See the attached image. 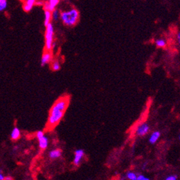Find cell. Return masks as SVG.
<instances>
[{"label": "cell", "instance_id": "obj_15", "mask_svg": "<svg viewBox=\"0 0 180 180\" xmlns=\"http://www.w3.org/2000/svg\"><path fill=\"white\" fill-rule=\"evenodd\" d=\"M155 43L158 47H165L166 45V40L164 39H158L157 40H156Z\"/></svg>", "mask_w": 180, "mask_h": 180}, {"label": "cell", "instance_id": "obj_21", "mask_svg": "<svg viewBox=\"0 0 180 180\" xmlns=\"http://www.w3.org/2000/svg\"><path fill=\"white\" fill-rule=\"evenodd\" d=\"M3 179H4V175L1 174V170H0V180H3Z\"/></svg>", "mask_w": 180, "mask_h": 180}, {"label": "cell", "instance_id": "obj_16", "mask_svg": "<svg viewBox=\"0 0 180 180\" xmlns=\"http://www.w3.org/2000/svg\"><path fill=\"white\" fill-rule=\"evenodd\" d=\"M51 68L54 71H58L60 69V64L58 60H55L53 61V62L52 63Z\"/></svg>", "mask_w": 180, "mask_h": 180}, {"label": "cell", "instance_id": "obj_2", "mask_svg": "<svg viewBox=\"0 0 180 180\" xmlns=\"http://www.w3.org/2000/svg\"><path fill=\"white\" fill-rule=\"evenodd\" d=\"M60 18L65 25L72 27L78 22L79 19V12L76 9L72 8L69 11L61 12Z\"/></svg>", "mask_w": 180, "mask_h": 180}, {"label": "cell", "instance_id": "obj_3", "mask_svg": "<svg viewBox=\"0 0 180 180\" xmlns=\"http://www.w3.org/2000/svg\"><path fill=\"white\" fill-rule=\"evenodd\" d=\"M45 49L47 51H50L53 47H54V27L51 22L49 23L47 25L45 26Z\"/></svg>", "mask_w": 180, "mask_h": 180}, {"label": "cell", "instance_id": "obj_5", "mask_svg": "<svg viewBox=\"0 0 180 180\" xmlns=\"http://www.w3.org/2000/svg\"><path fill=\"white\" fill-rule=\"evenodd\" d=\"M150 130L149 126L148 123H143L138 126V127L136 129V133L139 136H143L148 133V132Z\"/></svg>", "mask_w": 180, "mask_h": 180}, {"label": "cell", "instance_id": "obj_11", "mask_svg": "<svg viewBox=\"0 0 180 180\" xmlns=\"http://www.w3.org/2000/svg\"><path fill=\"white\" fill-rule=\"evenodd\" d=\"M61 155H62V151L60 149H54L49 153V156L52 159L60 158Z\"/></svg>", "mask_w": 180, "mask_h": 180}, {"label": "cell", "instance_id": "obj_18", "mask_svg": "<svg viewBox=\"0 0 180 180\" xmlns=\"http://www.w3.org/2000/svg\"><path fill=\"white\" fill-rule=\"evenodd\" d=\"M7 7V0H0V12H3Z\"/></svg>", "mask_w": 180, "mask_h": 180}, {"label": "cell", "instance_id": "obj_20", "mask_svg": "<svg viewBox=\"0 0 180 180\" xmlns=\"http://www.w3.org/2000/svg\"><path fill=\"white\" fill-rule=\"evenodd\" d=\"M177 179V177L176 175H169L167 177H166V180H176Z\"/></svg>", "mask_w": 180, "mask_h": 180}, {"label": "cell", "instance_id": "obj_8", "mask_svg": "<svg viewBox=\"0 0 180 180\" xmlns=\"http://www.w3.org/2000/svg\"><path fill=\"white\" fill-rule=\"evenodd\" d=\"M52 56L51 53L50 51H46L43 53V56H42V58H41V65L42 66H45V65L47 64L50 63V62L52 61Z\"/></svg>", "mask_w": 180, "mask_h": 180}, {"label": "cell", "instance_id": "obj_12", "mask_svg": "<svg viewBox=\"0 0 180 180\" xmlns=\"http://www.w3.org/2000/svg\"><path fill=\"white\" fill-rule=\"evenodd\" d=\"M20 136H21V133H20V129L17 127L14 128L11 133V139L12 140H17L20 139Z\"/></svg>", "mask_w": 180, "mask_h": 180}, {"label": "cell", "instance_id": "obj_4", "mask_svg": "<svg viewBox=\"0 0 180 180\" xmlns=\"http://www.w3.org/2000/svg\"><path fill=\"white\" fill-rule=\"evenodd\" d=\"M36 136L39 142V146L41 149L44 150V149H47L48 146V139L47 136H45L44 132L43 131H39L36 133Z\"/></svg>", "mask_w": 180, "mask_h": 180}, {"label": "cell", "instance_id": "obj_17", "mask_svg": "<svg viewBox=\"0 0 180 180\" xmlns=\"http://www.w3.org/2000/svg\"><path fill=\"white\" fill-rule=\"evenodd\" d=\"M126 177L130 180H136L137 175L133 172H129L126 174Z\"/></svg>", "mask_w": 180, "mask_h": 180}, {"label": "cell", "instance_id": "obj_13", "mask_svg": "<svg viewBox=\"0 0 180 180\" xmlns=\"http://www.w3.org/2000/svg\"><path fill=\"white\" fill-rule=\"evenodd\" d=\"M45 20H44V24L45 26L47 25L49 23H50L52 20V13L50 11L48 10H45Z\"/></svg>", "mask_w": 180, "mask_h": 180}, {"label": "cell", "instance_id": "obj_9", "mask_svg": "<svg viewBox=\"0 0 180 180\" xmlns=\"http://www.w3.org/2000/svg\"><path fill=\"white\" fill-rule=\"evenodd\" d=\"M36 3V0H25L24 6H23V9L25 12H28L32 10V9L34 7L35 4Z\"/></svg>", "mask_w": 180, "mask_h": 180}, {"label": "cell", "instance_id": "obj_19", "mask_svg": "<svg viewBox=\"0 0 180 180\" xmlns=\"http://www.w3.org/2000/svg\"><path fill=\"white\" fill-rule=\"evenodd\" d=\"M149 178L146 177L143 175H137V177H136V180H149Z\"/></svg>", "mask_w": 180, "mask_h": 180}, {"label": "cell", "instance_id": "obj_23", "mask_svg": "<svg viewBox=\"0 0 180 180\" xmlns=\"http://www.w3.org/2000/svg\"><path fill=\"white\" fill-rule=\"evenodd\" d=\"M4 179H6V180H12V178H11V177H4Z\"/></svg>", "mask_w": 180, "mask_h": 180}, {"label": "cell", "instance_id": "obj_1", "mask_svg": "<svg viewBox=\"0 0 180 180\" xmlns=\"http://www.w3.org/2000/svg\"><path fill=\"white\" fill-rule=\"evenodd\" d=\"M69 105V98L68 96L59 98L50 108L49 113L47 126L49 129L55 127L63 118L65 113Z\"/></svg>", "mask_w": 180, "mask_h": 180}, {"label": "cell", "instance_id": "obj_6", "mask_svg": "<svg viewBox=\"0 0 180 180\" xmlns=\"http://www.w3.org/2000/svg\"><path fill=\"white\" fill-rule=\"evenodd\" d=\"M85 152L83 149H78L75 152V156L73 159V164L75 166H78L81 164Z\"/></svg>", "mask_w": 180, "mask_h": 180}, {"label": "cell", "instance_id": "obj_7", "mask_svg": "<svg viewBox=\"0 0 180 180\" xmlns=\"http://www.w3.org/2000/svg\"><path fill=\"white\" fill-rule=\"evenodd\" d=\"M60 0H49L47 2L44 3V9L45 10H48V11H53L58 4H59Z\"/></svg>", "mask_w": 180, "mask_h": 180}, {"label": "cell", "instance_id": "obj_10", "mask_svg": "<svg viewBox=\"0 0 180 180\" xmlns=\"http://www.w3.org/2000/svg\"><path fill=\"white\" fill-rule=\"evenodd\" d=\"M160 136H161V133L159 131H156L153 132V133L151 134L150 137H149V143H150L151 144H154V143H156L158 140H159V139L160 138Z\"/></svg>", "mask_w": 180, "mask_h": 180}, {"label": "cell", "instance_id": "obj_22", "mask_svg": "<svg viewBox=\"0 0 180 180\" xmlns=\"http://www.w3.org/2000/svg\"><path fill=\"white\" fill-rule=\"evenodd\" d=\"M177 41H178V43H180V33L178 32L177 33Z\"/></svg>", "mask_w": 180, "mask_h": 180}, {"label": "cell", "instance_id": "obj_14", "mask_svg": "<svg viewBox=\"0 0 180 180\" xmlns=\"http://www.w3.org/2000/svg\"><path fill=\"white\" fill-rule=\"evenodd\" d=\"M51 13H52V19H53V20H55V21H58L60 17V11L55 8L53 11L51 12Z\"/></svg>", "mask_w": 180, "mask_h": 180}]
</instances>
